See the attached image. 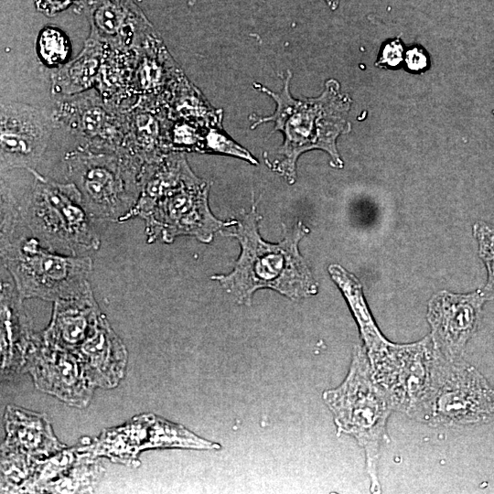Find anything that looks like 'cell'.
Returning a JSON list of instances; mask_svg holds the SVG:
<instances>
[{"instance_id":"cell-1","label":"cell","mask_w":494,"mask_h":494,"mask_svg":"<svg viewBox=\"0 0 494 494\" xmlns=\"http://www.w3.org/2000/svg\"><path fill=\"white\" fill-rule=\"evenodd\" d=\"M291 79L292 72L287 70L279 92L253 82L252 87L274 101L275 110L270 115L252 113L249 116L251 129L264 123H274V132L282 133L283 143L277 149L275 159L265 163L289 184L295 181L299 156L314 149L328 153L333 167H343L337 140L351 129L348 116L352 104L349 95L341 91L340 84L335 79L326 81L318 96L303 99L295 98L290 92Z\"/></svg>"},{"instance_id":"cell-2","label":"cell","mask_w":494,"mask_h":494,"mask_svg":"<svg viewBox=\"0 0 494 494\" xmlns=\"http://www.w3.org/2000/svg\"><path fill=\"white\" fill-rule=\"evenodd\" d=\"M261 219L252 199L251 210L220 231L223 236L236 238L241 252L230 274L210 278L218 281L240 305L251 306L253 294L263 288L274 290L293 301L316 295L317 283L298 248L300 241L309 232L308 228L298 221L285 231L280 242L272 243L259 233Z\"/></svg>"},{"instance_id":"cell-3","label":"cell","mask_w":494,"mask_h":494,"mask_svg":"<svg viewBox=\"0 0 494 494\" xmlns=\"http://www.w3.org/2000/svg\"><path fill=\"white\" fill-rule=\"evenodd\" d=\"M1 264L11 274L22 299L57 301L81 295L91 288L92 260L50 251L22 222L16 201L1 195Z\"/></svg>"},{"instance_id":"cell-4","label":"cell","mask_w":494,"mask_h":494,"mask_svg":"<svg viewBox=\"0 0 494 494\" xmlns=\"http://www.w3.org/2000/svg\"><path fill=\"white\" fill-rule=\"evenodd\" d=\"M322 398L333 414L337 435L354 437L363 448L370 492L381 493L378 463L381 446L389 442L387 421L393 408L373 377L363 345L355 346L345 380L325 391Z\"/></svg>"},{"instance_id":"cell-5","label":"cell","mask_w":494,"mask_h":494,"mask_svg":"<svg viewBox=\"0 0 494 494\" xmlns=\"http://www.w3.org/2000/svg\"><path fill=\"white\" fill-rule=\"evenodd\" d=\"M30 188L16 200L18 215L41 244L50 251L70 254L97 251L100 236L86 210L80 191L71 182L61 183L28 170Z\"/></svg>"},{"instance_id":"cell-6","label":"cell","mask_w":494,"mask_h":494,"mask_svg":"<svg viewBox=\"0 0 494 494\" xmlns=\"http://www.w3.org/2000/svg\"><path fill=\"white\" fill-rule=\"evenodd\" d=\"M65 176L81 193L93 220L123 222L140 196L143 162L124 149L93 151L77 146L64 157Z\"/></svg>"},{"instance_id":"cell-7","label":"cell","mask_w":494,"mask_h":494,"mask_svg":"<svg viewBox=\"0 0 494 494\" xmlns=\"http://www.w3.org/2000/svg\"><path fill=\"white\" fill-rule=\"evenodd\" d=\"M494 414V388L462 358L449 359L435 349L428 390L411 418L431 426H463Z\"/></svg>"},{"instance_id":"cell-8","label":"cell","mask_w":494,"mask_h":494,"mask_svg":"<svg viewBox=\"0 0 494 494\" xmlns=\"http://www.w3.org/2000/svg\"><path fill=\"white\" fill-rule=\"evenodd\" d=\"M210 184L190 169L167 188L141 218L145 222L148 243H171L178 236L195 237L209 243L215 232L236 223L237 220L217 219L209 205Z\"/></svg>"},{"instance_id":"cell-9","label":"cell","mask_w":494,"mask_h":494,"mask_svg":"<svg viewBox=\"0 0 494 494\" xmlns=\"http://www.w3.org/2000/svg\"><path fill=\"white\" fill-rule=\"evenodd\" d=\"M435 348L430 336L413 343H389L368 354L372 374L393 411L413 415L431 381Z\"/></svg>"},{"instance_id":"cell-10","label":"cell","mask_w":494,"mask_h":494,"mask_svg":"<svg viewBox=\"0 0 494 494\" xmlns=\"http://www.w3.org/2000/svg\"><path fill=\"white\" fill-rule=\"evenodd\" d=\"M51 117L56 127L65 129L78 140L80 147L110 152L124 147L126 113L106 102L95 88L60 96Z\"/></svg>"},{"instance_id":"cell-11","label":"cell","mask_w":494,"mask_h":494,"mask_svg":"<svg viewBox=\"0 0 494 494\" xmlns=\"http://www.w3.org/2000/svg\"><path fill=\"white\" fill-rule=\"evenodd\" d=\"M51 115L23 102H5L0 110L1 173L15 168L36 169L51 137Z\"/></svg>"},{"instance_id":"cell-12","label":"cell","mask_w":494,"mask_h":494,"mask_svg":"<svg viewBox=\"0 0 494 494\" xmlns=\"http://www.w3.org/2000/svg\"><path fill=\"white\" fill-rule=\"evenodd\" d=\"M489 295L485 288L468 294L445 290L435 294L427 308L434 348L446 358H462L479 326L482 308Z\"/></svg>"},{"instance_id":"cell-13","label":"cell","mask_w":494,"mask_h":494,"mask_svg":"<svg viewBox=\"0 0 494 494\" xmlns=\"http://www.w3.org/2000/svg\"><path fill=\"white\" fill-rule=\"evenodd\" d=\"M155 447L216 450L220 445L199 437L180 424L147 414L134 418L125 426L108 431L94 449L95 455L128 462L139 450Z\"/></svg>"},{"instance_id":"cell-14","label":"cell","mask_w":494,"mask_h":494,"mask_svg":"<svg viewBox=\"0 0 494 494\" xmlns=\"http://www.w3.org/2000/svg\"><path fill=\"white\" fill-rule=\"evenodd\" d=\"M91 38L113 49H139L157 32L133 0H81Z\"/></svg>"},{"instance_id":"cell-15","label":"cell","mask_w":494,"mask_h":494,"mask_svg":"<svg viewBox=\"0 0 494 494\" xmlns=\"http://www.w3.org/2000/svg\"><path fill=\"white\" fill-rule=\"evenodd\" d=\"M29 359L31 371L39 389L53 393L75 405L88 402L94 383L81 357L75 358L70 350L54 346L44 339L42 346L34 347Z\"/></svg>"},{"instance_id":"cell-16","label":"cell","mask_w":494,"mask_h":494,"mask_svg":"<svg viewBox=\"0 0 494 494\" xmlns=\"http://www.w3.org/2000/svg\"><path fill=\"white\" fill-rule=\"evenodd\" d=\"M102 315L91 289L73 298L57 300L44 339L59 348L74 351L94 332Z\"/></svg>"},{"instance_id":"cell-17","label":"cell","mask_w":494,"mask_h":494,"mask_svg":"<svg viewBox=\"0 0 494 494\" xmlns=\"http://www.w3.org/2000/svg\"><path fill=\"white\" fill-rule=\"evenodd\" d=\"M22 298L9 283L1 282L2 374H16L26 363L33 344L32 332L21 304Z\"/></svg>"},{"instance_id":"cell-18","label":"cell","mask_w":494,"mask_h":494,"mask_svg":"<svg viewBox=\"0 0 494 494\" xmlns=\"http://www.w3.org/2000/svg\"><path fill=\"white\" fill-rule=\"evenodd\" d=\"M94 383L113 386L122 378L126 354L102 314L94 332L78 349Z\"/></svg>"},{"instance_id":"cell-19","label":"cell","mask_w":494,"mask_h":494,"mask_svg":"<svg viewBox=\"0 0 494 494\" xmlns=\"http://www.w3.org/2000/svg\"><path fill=\"white\" fill-rule=\"evenodd\" d=\"M106 48L89 37L76 58L51 73L52 94L70 96L95 88Z\"/></svg>"},{"instance_id":"cell-20","label":"cell","mask_w":494,"mask_h":494,"mask_svg":"<svg viewBox=\"0 0 494 494\" xmlns=\"http://www.w3.org/2000/svg\"><path fill=\"white\" fill-rule=\"evenodd\" d=\"M328 273L347 300L359 327L367 354L373 353L389 343L377 328L362 294L361 285L350 273L338 264H331Z\"/></svg>"},{"instance_id":"cell-21","label":"cell","mask_w":494,"mask_h":494,"mask_svg":"<svg viewBox=\"0 0 494 494\" xmlns=\"http://www.w3.org/2000/svg\"><path fill=\"white\" fill-rule=\"evenodd\" d=\"M165 108L169 118L222 125V109L213 107L184 73L172 86Z\"/></svg>"},{"instance_id":"cell-22","label":"cell","mask_w":494,"mask_h":494,"mask_svg":"<svg viewBox=\"0 0 494 494\" xmlns=\"http://www.w3.org/2000/svg\"><path fill=\"white\" fill-rule=\"evenodd\" d=\"M36 49L41 62L50 69H58L66 64L71 54L68 36L53 26H47L40 30Z\"/></svg>"},{"instance_id":"cell-23","label":"cell","mask_w":494,"mask_h":494,"mask_svg":"<svg viewBox=\"0 0 494 494\" xmlns=\"http://www.w3.org/2000/svg\"><path fill=\"white\" fill-rule=\"evenodd\" d=\"M202 154L232 156L257 166L258 160L243 146L234 141L223 125L210 126L205 135Z\"/></svg>"},{"instance_id":"cell-24","label":"cell","mask_w":494,"mask_h":494,"mask_svg":"<svg viewBox=\"0 0 494 494\" xmlns=\"http://www.w3.org/2000/svg\"><path fill=\"white\" fill-rule=\"evenodd\" d=\"M474 236L478 243V254L488 271V282L484 288L491 293L494 291V227L478 221L474 225Z\"/></svg>"},{"instance_id":"cell-25","label":"cell","mask_w":494,"mask_h":494,"mask_svg":"<svg viewBox=\"0 0 494 494\" xmlns=\"http://www.w3.org/2000/svg\"><path fill=\"white\" fill-rule=\"evenodd\" d=\"M404 46L400 38L387 40L379 52L376 66L396 68L404 59Z\"/></svg>"},{"instance_id":"cell-26","label":"cell","mask_w":494,"mask_h":494,"mask_svg":"<svg viewBox=\"0 0 494 494\" xmlns=\"http://www.w3.org/2000/svg\"><path fill=\"white\" fill-rule=\"evenodd\" d=\"M405 66L412 72H421L429 66V57L426 51L421 47H411L404 57Z\"/></svg>"},{"instance_id":"cell-27","label":"cell","mask_w":494,"mask_h":494,"mask_svg":"<svg viewBox=\"0 0 494 494\" xmlns=\"http://www.w3.org/2000/svg\"><path fill=\"white\" fill-rule=\"evenodd\" d=\"M81 0H43L38 10L46 16H54Z\"/></svg>"},{"instance_id":"cell-28","label":"cell","mask_w":494,"mask_h":494,"mask_svg":"<svg viewBox=\"0 0 494 494\" xmlns=\"http://www.w3.org/2000/svg\"><path fill=\"white\" fill-rule=\"evenodd\" d=\"M331 10H336L339 5V0H325Z\"/></svg>"},{"instance_id":"cell-29","label":"cell","mask_w":494,"mask_h":494,"mask_svg":"<svg viewBox=\"0 0 494 494\" xmlns=\"http://www.w3.org/2000/svg\"><path fill=\"white\" fill-rule=\"evenodd\" d=\"M33 1L38 9L39 8L40 5L43 2V0H33Z\"/></svg>"}]
</instances>
